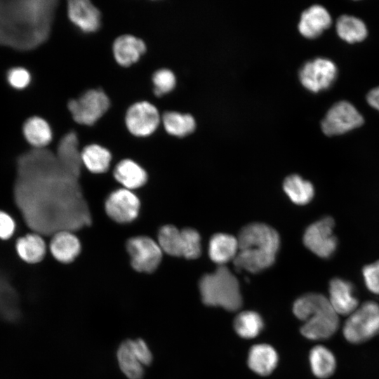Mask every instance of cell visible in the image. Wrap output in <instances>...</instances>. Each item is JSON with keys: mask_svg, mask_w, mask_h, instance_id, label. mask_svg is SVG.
Segmentation results:
<instances>
[{"mask_svg": "<svg viewBox=\"0 0 379 379\" xmlns=\"http://www.w3.org/2000/svg\"><path fill=\"white\" fill-rule=\"evenodd\" d=\"M112 176L121 187L133 192L142 188L149 180L147 171L137 161L128 158L121 159L115 165Z\"/></svg>", "mask_w": 379, "mask_h": 379, "instance_id": "cell-13", "label": "cell"}, {"mask_svg": "<svg viewBox=\"0 0 379 379\" xmlns=\"http://www.w3.org/2000/svg\"><path fill=\"white\" fill-rule=\"evenodd\" d=\"M131 347L143 366H148L152 361V354L147 343L140 338L131 340Z\"/></svg>", "mask_w": 379, "mask_h": 379, "instance_id": "cell-35", "label": "cell"}, {"mask_svg": "<svg viewBox=\"0 0 379 379\" xmlns=\"http://www.w3.org/2000/svg\"><path fill=\"white\" fill-rule=\"evenodd\" d=\"M363 117L347 101L334 104L328 111L321 122V129L327 135H336L348 132L361 126Z\"/></svg>", "mask_w": 379, "mask_h": 379, "instance_id": "cell-7", "label": "cell"}, {"mask_svg": "<svg viewBox=\"0 0 379 379\" xmlns=\"http://www.w3.org/2000/svg\"><path fill=\"white\" fill-rule=\"evenodd\" d=\"M362 273L367 288L371 293L379 295V261L366 265Z\"/></svg>", "mask_w": 379, "mask_h": 379, "instance_id": "cell-33", "label": "cell"}, {"mask_svg": "<svg viewBox=\"0 0 379 379\" xmlns=\"http://www.w3.org/2000/svg\"><path fill=\"white\" fill-rule=\"evenodd\" d=\"M67 15L72 23L85 32H93L100 25V13L88 0H70Z\"/></svg>", "mask_w": 379, "mask_h": 379, "instance_id": "cell-15", "label": "cell"}, {"mask_svg": "<svg viewBox=\"0 0 379 379\" xmlns=\"http://www.w3.org/2000/svg\"><path fill=\"white\" fill-rule=\"evenodd\" d=\"M334 224L333 218L326 217L310 225L303 236L305 246L321 258L331 256L338 244L333 234Z\"/></svg>", "mask_w": 379, "mask_h": 379, "instance_id": "cell-8", "label": "cell"}, {"mask_svg": "<svg viewBox=\"0 0 379 379\" xmlns=\"http://www.w3.org/2000/svg\"><path fill=\"white\" fill-rule=\"evenodd\" d=\"M238 253L234 259L237 270L257 273L270 267L279 247V237L270 226L254 222L245 226L237 238Z\"/></svg>", "mask_w": 379, "mask_h": 379, "instance_id": "cell-1", "label": "cell"}, {"mask_svg": "<svg viewBox=\"0 0 379 379\" xmlns=\"http://www.w3.org/2000/svg\"><path fill=\"white\" fill-rule=\"evenodd\" d=\"M81 157L84 166L93 175H102L107 173L112 160L110 151L98 144H91L84 147L81 151Z\"/></svg>", "mask_w": 379, "mask_h": 379, "instance_id": "cell-23", "label": "cell"}, {"mask_svg": "<svg viewBox=\"0 0 379 379\" xmlns=\"http://www.w3.org/2000/svg\"><path fill=\"white\" fill-rule=\"evenodd\" d=\"M239 250L238 239L232 235L218 233L210 239L208 255L215 263L223 265L234 259Z\"/></svg>", "mask_w": 379, "mask_h": 379, "instance_id": "cell-21", "label": "cell"}, {"mask_svg": "<svg viewBox=\"0 0 379 379\" xmlns=\"http://www.w3.org/2000/svg\"><path fill=\"white\" fill-rule=\"evenodd\" d=\"M157 241L164 253L173 257H185L187 249V235L185 228L174 225L161 226L157 232Z\"/></svg>", "mask_w": 379, "mask_h": 379, "instance_id": "cell-16", "label": "cell"}, {"mask_svg": "<svg viewBox=\"0 0 379 379\" xmlns=\"http://www.w3.org/2000/svg\"><path fill=\"white\" fill-rule=\"evenodd\" d=\"M15 248L18 257L28 264L41 262L47 253L45 240L41 234L35 232L18 237Z\"/></svg>", "mask_w": 379, "mask_h": 379, "instance_id": "cell-19", "label": "cell"}, {"mask_svg": "<svg viewBox=\"0 0 379 379\" xmlns=\"http://www.w3.org/2000/svg\"><path fill=\"white\" fill-rule=\"evenodd\" d=\"M125 249L131 269L138 273L152 274L161 264L164 253L151 236L138 234L128 238Z\"/></svg>", "mask_w": 379, "mask_h": 379, "instance_id": "cell-3", "label": "cell"}, {"mask_svg": "<svg viewBox=\"0 0 379 379\" xmlns=\"http://www.w3.org/2000/svg\"><path fill=\"white\" fill-rule=\"evenodd\" d=\"M125 121L132 135L147 137L157 128L160 116L154 105L147 101H141L134 103L128 109Z\"/></svg>", "mask_w": 379, "mask_h": 379, "instance_id": "cell-10", "label": "cell"}, {"mask_svg": "<svg viewBox=\"0 0 379 379\" xmlns=\"http://www.w3.org/2000/svg\"><path fill=\"white\" fill-rule=\"evenodd\" d=\"M343 333L350 343H364L379 333V304L367 301L359 306L345 321Z\"/></svg>", "mask_w": 379, "mask_h": 379, "instance_id": "cell-4", "label": "cell"}, {"mask_svg": "<svg viewBox=\"0 0 379 379\" xmlns=\"http://www.w3.org/2000/svg\"><path fill=\"white\" fill-rule=\"evenodd\" d=\"M48 248L52 257L62 265L74 262L82 252L80 238L69 230H60L51 238Z\"/></svg>", "mask_w": 379, "mask_h": 379, "instance_id": "cell-11", "label": "cell"}, {"mask_svg": "<svg viewBox=\"0 0 379 379\" xmlns=\"http://www.w3.org/2000/svg\"><path fill=\"white\" fill-rule=\"evenodd\" d=\"M162 123L165 130L176 137H184L194 131V119L190 114H182L175 112H167L162 116Z\"/></svg>", "mask_w": 379, "mask_h": 379, "instance_id": "cell-30", "label": "cell"}, {"mask_svg": "<svg viewBox=\"0 0 379 379\" xmlns=\"http://www.w3.org/2000/svg\"><path fill=\"white\" fill-rule=\"evenodd\" d=\"M331 307L328 298L321 294L312 293L298 298L293 303V312L298 319L305 321L312 316Z\"/></svg>", "mask_w": 379, "mask_h": 379, "instance_id": "cell-24", "label": "cell"}, {"mask_svg": "<svg viewBox=\"0 0 379 379\" xmlns=\"http://www.w3.org/2000/svg\"><path fill=\"white\" fill-rule=\"evenodd\" d=\"M331 22L328 11L320 5H314L302 13L298 29L305 37L314 39L328 29Z\"/></svg>", "mask_w": 379, "mask_h": 379, "instance_id": "cell-17", "label": "cell"}, {"mask_svg": "<svg viewBox=\"0 0 379 379\" xmlns=\"http://www.w3.org/2000/svg\"><path fill=\"white\" fill-rule=\"evenodd\" d=\"M23 131L28 142L36 149H42L52 140V131L48 124L38 117L29 119L24 125Z\"/></svg>", "mask_w": 379, "mask_h": 379, "instance_id": "cell-27", "label": "cell"}, {"mask_svg": "<svg viewBox=\"0 0 379 379\" xmlns=\"http://www.w3.org/2000/svg\"><path fill=\"white\" fill-rule=\"evenodd\" d=\"M121 371L128 379H142L144 375L143 365L134 352L131 340L122 342L117 352Z\"/></svg>", "mask_w": 379, "mask_h": 379, "instance_id": "cell-26", "label": "cell"}, {"mask_svg": "<svg viewBox=\"0 0 379 379\" xmlns=\"http://www.w3.org/2000/svg\"><path fill=\"white\" fill-rule=\"evenodd\" d=\"M145 51V42L130 34H124L117 37L112 46L115 60L124 67H128L136 62Z\"/></svg>", "mask_w": 379, "mask_h": 379, "instance_id": "cell-18", "label": "cell"}, {"mask_svg": "<svg viewBox=\"0 0 379 379\" xmlns=\"http://www.w3.org/2000/svg\"><path fill=\"white\" fill-rule=\"evenodd\" d=\"M328 300L338 315L349 316L359 307L354 286L350 282L340 278L331 281Z\"/></svg>", "mask_w": 379, "mask_h": 379, "instance_id": "cell-14", "label": "cell"}, {"mask_svg": "<svg viewBox=\"0 0 379 379\" xmlns=\"http://www.w3.org/2000/svg\"><path fill=\"white\" fill-rule=\"evenodd\" d=\"M262 317L255 312L245 311L234 319V328L237 333L244 338L256 337L263 328Z\"/></svg>", "mask_w": 379, "mask_h": 379, "instance_id": "cell-31", "label": "cell"}, {"mask_svg": "<svg viewBox=\"0 0 379 379\" xmlns=\"http://www.w3.org/2000/svg\"><path fill=\"white\" fill-rule=\"evenodd\" d=\"M16 224L13 218L7 212L0 210V239L8 240L15 234Z\"/></svg>", "mask_w": 379, "mask_h": 379, "instance_id": "cell-34", "label": "cell"}, {"mask_svg": "<svg viewBox=\"0 0 379 379\" xmlns=\"http://www.w3.org/2000/svg\"><path fill=\"white\" fill-rule=\"evenodd\" d=\"M313 374L321 379L331 376L335 372L336 360L333 354L323 345L314 347L309 356Z\"/></svg>", "mask_w": 379, "mask_h": 379, "instance_id": "cell-25", "label": "cell"}, {"mask_svg": "<svg viewBox=\"0 0 379 379\" xmlns=\"http://www.w3.org/2000/svg\"><path fill=\"white\" fill-rule=\"evenodd\" d=\"M283 187L286 194L295 204H307L314 197L312 184L298 175L288 176L284 182Z\"/></svg>", "mask_w": 379, "mask_h": 379, "instance_id": "cell-28", "label": "cell"}, {"mask_svg": "<svg viewBox=\"0 0 379 379\" xmlns=\"http://www.w3.org/2000/svg\"><path fill=\"white\" fill-rule=\"evenodd\" d=\"M8 81L13 86L22 88L29 83L30 75L24 68H13L8 73Z\"/></svg>", "mask_w": 379, "mask_h": 379, "instance_id": "cell-36", "label": "cell"}, {"mask_svg": "<svg viewBox=\"0 0 379 379\" xmlns=\"http://www.w3.org/2000/svg\"><path fill=\"white\" fill-rule=\"evenodd\" d=\"M340 325L338 314L331 307L319 312L304 321L300 332L303 336L314 340L331 337Z\"/></svg>", "mask_w": 379, "mask_h": 379, "instance_id": "cell-12", "label": "cell"}, {"mask_svg": "<svg viewBox=\"0 0 379 379\" xmlns=\"http://www.w3.org/2000/svg\"><path fill=\"white\" fill-rule=\"evenodd\" d=\"M336 32L342 39L350 44L363 41L368 34L366 26L361 20L347 15L338 18Z\"/></svg>", "mask_w": 379, "mask_h": 379, "instance_id": "cell-29", "label": "cell"}, {"mask_svg": "<svg viewBox=\"0 0 379 379\" xmlns=\"http://www.w3.org/2000/svg\"><path fill=\"white\" fill-rule=\"evenodd\" d=\"M109 100L101 90L91 89L67 104L73 119L78 124L92 126L109 107Z\"/></svg>", "mask_w": 379, "mask_h": 379, "instance_id": "cell-6", "label": "cell"}, {"mask_svg": "<svg viewBox=\"0 0 379 379\" xmlns=\"http://www.w3.org/2000/svg\"><path fill=\"white\" fill-rule=\"evenodd\" d=\"M57 157L62 166L74 176L80 174L82 164L79 142L74 132L67 133L60 141Z\"/></svg>", "mask_w": 379, "mask_h": 379, "instance_id": "cell-20", "label": "cell"}, {"mask_svg": "<svg viewBox=\"0 0 379 379\" xmlns=\"http://www.w3.org/2000/svg\"><path fill=\"white\" fill-rule=\"evenodd\" d=\"M142 202L133 191L118 187L111 191L103 202V210L108 219L117 225L131 224L141 211Z\"/></svg>", "mask_w": 379, "mask_h": 379, "instance_id": "cell-5", "label": "cell"}, {"mask_svg": "<svg viewBox=\"0 0 379 379\" xmlns=\"http://www.w3.org/2000/svg\"><path fill=\"white\" fill-rule=\"evenodd\" d=\"M367 102L372 107L379 111V86L369 91Z\"/></svg>", "mask_w": 379, "mask_h": 379, "instance_id": "cell-37", "label": "cell"}, {"mask_svg": "<svg viewBox=\"0 0 379 379\" xmlns=\"http://www.w3.org/2000/svg\"><path fill=\"white\" fill-rule=\"evenodd\" d=\"M152 81L154 86V92L157 96H161L169 93L174 88L176 84L174 74L167 69L155 72L152 77Z\"/></svg>", "mask_w": 379, "mask_h": 379, "instance_id": "cell-32", "label": "cell"}, {"mask_svg": "<svg viewBox=\"0 0 379 379\" xmlns=\"http://www.w3.org/2000/svg\"><path fill=\"white\" fill-rule=\"evenodd\" d=\"M278 355L275 350L267 344L253 345L249 350L248 365L260 375L270 374L277 365Z\"/></svg>", "mask_w": 379, "mask_h": 379, "instance_id": "cell-22", "label": "cell"}, {"mask_svg": "<svg viewBox=\"0 0 379 379\" xmlns=\"http://www.w3.org/2000/svg\"><path fill=\"white\" fill-rule=\"evenodd\" d=\"M202 302L208 306L236 311L242 305L239 285L228 268L222 265L213 273L204 275L199 281Z\"/></svg>", "mask_w": 379, "mask_h": 379, "instance_id": "cell-2", "label": "cell"}, {"mask_svg": "<svg viewBox=\"0 0 379 379\" xmlns=\"http://www.w3.org/2000/svg\"><path fill=\"white\" fill-rule=\"evenodd\" d=\"M337 67L331 60L319 58L306 62L299 77L301 84L309 91L317 93L329 88L337 76Z\"/></svg>", "mask_w": 379, "mask_h": 379, "instance_id": "cell-9", "label": "cell"}]
</instances>
